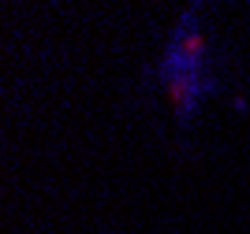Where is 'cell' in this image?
Listing matches in <instances>:
<instances>
[{
	"instance_id": "6da1fadb",
	"label": "cell",
	"mask_w": 250,
	"mask_h": 234,
	"mask_svg": "<svg viewBox=\"0 0 250 234\" xmlns=\"http://www.w3.org/2000/svg\"><path fill=\"white\" fill-rule=\"evenodd\" d=\"M206 56H209V45L202 37V30H194V22H183V30L172 34V45H168V56H165V67L161 74L165 78H179V74H202L206 71Z\"/></svg>"
},
{
	"instance_id": "7a4b0ae2",
	"label": "cell",
	"mask_w": 250,
	"mask_h": 234,
	"mask_svg": "<svg viewBox=\"0 0 250 234\" xmlns=\"http://www.w3.org/2000/svg\"><path fill=\"white\" fill-rule=\"evenodd\" d=\"M165 86H168V97H172V104H176V112L183 115V119H190L194 104H198L202 93H206L202 74H179V78H165Z\"/></svg>"
}]
</instances>
